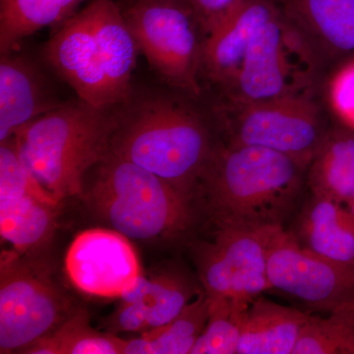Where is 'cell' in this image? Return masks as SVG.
Instances as JSON below:
<instances>
[{
    "label": "cell",
    "instance_id": "6da1fadb",
    "mask_svg": "<svg viewBox=\"0 0 354 354\" xmlns=\"http://www.w3.org/2000/svg\"><path fill=\"white\" fill-rule=\"evenodd\" d=\"M307 167L257 146L218 145L198 188L196 204L212 227H283Z\"/></svg>",
    "mask_w": 354,
    "mask_h": 354
},
{
    "label": "cell",
    "instance_id": "7a4b0ae2",
    "mask_svg": "<svg viewBox=\"0 0 354 354\" xmlns=\"http://www.w3.org/2000/svg\"><path fill=\"white\" fill-rule=\"evenodd\" d=\"M218 144L207 121L171 95L133 94L120 106L111 153L139 165L196 202Z\"/></svg>",
    "mask_w": 354,
    "mask_h": 354
},
{
    "label": "cell",
    "instance_id": "3957f363",
    "mask_svg": "<svg viewBox=\"0 0 354 354\" xmlns=\"http://www.w3.org/2000/svg\"><path fill=\"white\" fill-rule=\"evenodd\" d=\"M138 51L118 1L91 0L55 27L44 53L78 99L108 109L131 97Z\"/></svg>",
    "mask_w": 354,
    "mask_h": 354
},
{
    "label": "cell",
    "instance_id": "277c9868",
    "mask_svg": "<svg viewBox=\"0 0 354 354\" xmlns=\"http://www.w3.org/2000/svg\"><path fill=\"white\" fill-rule=\"evenodd\" d=\"M80 198L111 230L144 242L185 237L200 214L194 200L113 153L88 172Z\"/></svg>",
    "mask_w": 354,
    "mask_h": 354
},
{
    "label": "cell",
    "instance_id": "5b68a950",
    "mask_svg": "<svg viewBox=\"0 0 354 354\" xmlns=\"http://www.w3.org/2000/svg\"><path fill=\"white\" fill-rule=\"evenodd\" d=\"M120 106L64 102L13 135L26 165L60 201L80 198L88 172L111 153Z\"/></svg>",
    "mask_w": 354,
    "mask_h": 354
},
{
    "label": "cell",
    "instance_id": "8992f818",
    "mask_svg": "<svg viewBox=\"0 0 354 354\" xmlns=\"http://www.w3.org/2000/svg\"><path fill=\"white\" fill-rule=\"evenodd\" d=\"M324 69L304 37L281 9L258 30L227 88L230 104L269 101L309 92Z\"/></svg>",
    "mask_w": 354,
    "mask_h": 354
},
{
    "label": "cell",
    "instance_id": "52a82bcc",
    "mask_svg": "<svg viewBox=\"0 0 354 354\" xmlns=\"http://www.w3.org/2000/svg\"><path fill=\"white\" fill-rule=\"evenodd\" d=\"M121 9L139 51L158 75L199 97L205 35L189 2H140Z\"/></svg>",
    "mask_w": 354,
    "mask_h": 354
},
{
    "label": "cell",
    "instance_id": "ba28073f",
    "mask_svg": "<svg viewBox=\"0 0 354 354\" xmlns=\"http://www.w3.org/2000/svg\"><path fill=\"white\" fill-rule=\"evenodd\" d=\"M227 144L271 149L308 169L330 127L312 91L251 104H232Z\"/></svg>",
    "mask_w": 354,
    "mask_h": 354
},
{
    "label": "cell",
    "instance_id": "9c48e42d",
    "mask_svg": "<svg viewBox=\"0 0 354 354\" xmlns=\"http://www.w3.org/2000/svg\"><path fill=\"white\" fill-rule=\"evenodd\" d=\"M69 304L57 286L22 254L4 250L0 261V353H23L66 320Z\"/></svg>",
    "mask_w": 354,
    "mask_h": 354
},
{
    "label": "cell",
    "instance_id": "30bf717a",
    "mask_svg": "<svg viewBox=\"0 0 354 354\" xmlns=\"http://www.w3.org/2000/svg\"><path fill=\"white\" fill-rule=\"evenodd\" d=\"M212 227L208 239L192 244L198 276L207 297L252 301L271 290L268 256L279 227Z\"/></svg>",
    "mask_w": 354,
    "mask_h": 354
},
{
    "label": "cell",
    "instance_id": "8fae6325",
    "mask_svg": "<svg viewBox=\"0 0 354 354\" xmlns=\"http://www.w3.org/2000/svg\"><path fill=\"white\" fill-rule=\"evenodd\" d=\"M268 277L271 290L320 311L354 301V268L311 252L283 227L272 234Z\"/></svg>",
    "mask_w": 354,
    "mask_h": 354
},
{
    "label": "cell",
    "instance_id": "7c38bea8",
    "mask_svg": "<svg viewBox=\"0 0 354 354\" xmlns=\"http://www.w3.org/2000/svg\"><path fill=\"white\" fill-rule=\"evenodd\" d=\"M65 271L77 290L104 298H120L142 274L129 239L111 228L77 234L65 256Z\"/></svg>",
    "mask_w": 354,
    "mask_h": 354
},
{
    "label": "cell",
    "instance_id": "4fadbf2b",
    "mask_svg": "<svg viewBox=\"0 0 354 354\" xmlns=\"http://www.w3.org/2000/svg\"><path fill=\"white\" fill-rule=\"evenodd\" d=\"M279 11L272 0H242L205 36L202 72L227 91L258 30Z\"/></svg>",
    "mask_w": 354,
    "mask_h": 354
},
{
    "label": "cell",
    "instance_id": "5bb4252c",
    "mask_svg": "<svg viewBox=\"0 0 354 354\" xmlns=\"http://www.w3.org/2000/svg\"><path fill=\"white\" fill-rule=\"evenodd\" d=\"M279 8L324 69L332 73L354 59V0H281Z\"/></svg>",
    "mask_w": 354,
    "mask_h": 354
},
{
    "label": "cell",
    "instance_id": "9a60e30c",
    "mask_svg": "<svg viewBox=\"0 0 354 354\" xmlns=\"http://www.w3.org/2000/svg\"><path fill=\"white\" fill-rule=\"evenodd\" d=\"M64 104L37 64L17 50L0 60V142L19 128Z\"/></svg>",
    "mask_w": 354,
    "mask_h": 354
},
{
    "label": "cell",
    "instance_id": "2e32d148",
    "mask_svg": "<svg viewBox=\"0 0 354 354\" xmlns=\"http://www.w3.org/2000/svg\"><path fill=\"white\" fill-rule=\"evenodd\" d=\"M290 232L311 252L354 268V209L311 194Z\"/></svg>",
    "mask_w": 354,
    "mask_h": 354
},
{
    "label": "cell",
    "instance_id": "e0dca14e",
    "mask_svg": "<svg viewBox=\"0 0 354 354\" xmlns=\"http://www.w3.org/2000/svg\"><path fill=\"white\" fill-rule=\"evenodd\" d=\"M310 315L260 295L249 305L237 354H292Z\"/></svg>",
    "mask_w": 354,
    "mask_h": 354
},
{
    "label": "cell",
    "instance_id": "ac0fdd59",
    "mask_svg": "<svg viewBox=\"0 0 354 354\" xmlns=\"http://www.w3.org/2000/svg\"><path fill=\"white\" fill-rule=\"evenodd\" d=\"M306 181L311 194L354 209V130L346 125L330 127L310 162Z\"/></svg>",
    "mask_w": 354,
    "mask_h": 354
},
{
    "label": "cell",
    "instance_id": "d6986e66",
    "mask_svg": "<svg viewBox=\"0 0 354 354\" xmlns=\"http://www.w3.org/2000/svg\"><path fill=\"white\" fill-rule=\"evenodd\" d=\"M32 195L0 198V234L22 255L48 245L57 227V209Z\"/></svg>",
    "mask_w": 354,
    "mask_h": 354
},
{
    "label": "cell",
    "instance_id": "ffe728a7",
    "mask_svg": "<svg viewBox=\"0 0 354 354\" xmlns=\"http://www.w3.org/2000/svg\"><path fill=\"white\" fill-rule=\"evenodd\" d=\"M86 0H0V53L18 50L27 37L57 27Z\"/></svg>",
    "mask_w": 354,
    "mask_h": 354
},
{
    "label": "cell",
    "instance_id": "44dd1931",
    "mask_svg": "<svg viewBox=\"0 0 354 354\" xmlns=\"http://www.w3.org/2000/svg\"><path fill=\"white\" fill-rule=\"evenodd\" d=\"M209 311V297L200 293L167 325L128 339L123 354L191 353L208 321Z\"/></svg>",
    "mask_w": 354,
    "mask_h": 354
},
{
    "label": "cell",
    "instance_id": "7402d4cb",
    "mask_svg": "<svg viewBox=\"0 0 354 354\" xmlns=\"http://www.w3.org/2000/svg\"><path fill=\"white\" fill-rule=\"evenodd\" d=\"M127 339L91 327L85 311L74 312L51 334L26 348V354H123Z\"/></svg>",
    "mask_w": 354,
    "mask_h": 354
},
{
    "label": "cell",
    "instance_id": "603a6c76",
    "mask_svg": "<svg viewBox=\"0 0 354 354\" xmlns=\"http://www.w3.org/2000/svg\"><path fill=\"white\" fill-rule=\"evenodd\" d=\"M292 354H354V301L310 315Z\"/></svg>",
    "mask_w": 354,
    "mask_h": 354
},
{
    "label": "cell",
    "instance_id": "cb8c5ba5",
    "mask_svg": "<svg viewBox=\"0 0 354 354\" xmlns=\"http://www.w3.org/2000/svg\"><path fill=\"white\" fill-rule=\"evenodd\" d=\"M209 299L208 321L191 354H237L247 311L253 300Z\"/></svg>",
    "mask_w": 354,
    "mask_h": 354
},
{
    "label": "cell",
    "instance_id": "d4e9b609",
    "mask_svg": "<svg viewBox=\"0 0 354 354\" xmlns=\"http://www.w3.org/2000/svg\"><path fill=\"white\" fill-rule=\"evenodd\" d=\"M194 293L187 279L179 274H160L152 279L144 277L130 301L142 300L146 305L149 332L176 318L192 301Z\"/></svg>",
    "mask_w": 354,
    "mask_h": 354
},
{
    "label": "cell",
    "instance_id": "484cf974",
    "mask_svg": "<svg viewBox=\"0 0 354 354\" xmlns=\"http://www.w3.org/2000/svg\"><path fill=\"white\" fill-rule=\"evenodd\" d=\"M32 195L51 205L60 200L46 189L26 165L13 137L0 142V198Z\"/></svg>",
    "mask_w": 354,
    "mask_h": 354
},
{
    "label": "cell",
    "instance_id": "4316f807",
    "mask_svg": "<svg viewBox=\"0 0 354 354\" xmlns=\"http://www.w3.org/2000/svg\"><path fill=\"white\" fill-rule=\"evenodd\" d=\"M327 100L330 111L339 122L354 130V59L330 74Z\"/></svg>",
    "mask_w": 354,
    "mask_h": 354
},
{
    "label": "cell",
    "instance_id": "83f0119b",
    "mask_svg": "<svg viewBox=\"0 0 354 354\" xmlns=\"http://www.w3.org/2000/svg\"><path fill=\"white\" fill-rule=\"evenodd\" d=\"M113 329L118 332L146 333L148 315L146 305L142 300L122 301L111 319Z\"/></svg>",
    "mask_w": 354,
    "mask_h": 354
},
{
    "label": "cell",
    "instance_id": "f1b7e54d",
    "mask_svg": "<svg viewBox=\"0 0 354 354\" xmlns=\"http://www.w3.org/2000/svg\"><path fill=\"white\" fill-rule=\"evenodd\" d=\"M242 0H189L205 36L218 22L234 10Z\"/></svg>",
    "mask_w": 354,
    "mask_h": 354
},
{
    "label": "cell",
    "instance_id": "f546056e",
    "mask_svg": "<svg viewBox=\"0 0 354 354\" xmlns=\"http://www.w3.org/2000/svg\"><path fill=\"white\" fill-rule=\"evenodd\" d=\"M140 2H189V0H118V3L124 7Z\"/></svg>",
    "mask_w": 354,
    "mask_h": 354
},
{
    "label": "cell",
    "instance_id": "4dcf8cb0",
    "mask_svg": "<svg viewBox=\"0 0 354 354\" xmlns=\"http://www.w3.org/2000/svg\"><path fill=\"white\" fill-rule=\"evenodd\" d=\"M116 1H118V0H116Z\"/></svg>",
    "mask_w": 354,
    "mask_h": 354
}]
</instances>
